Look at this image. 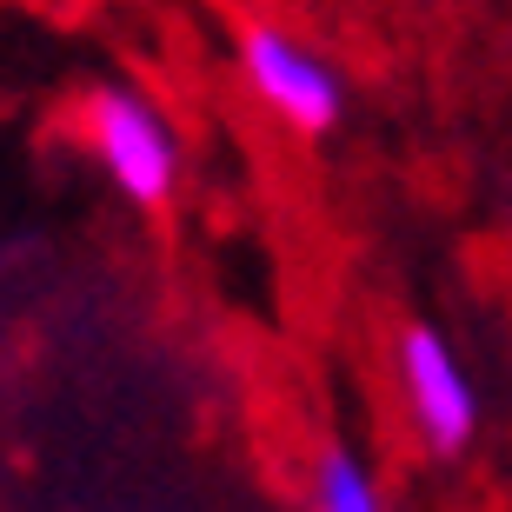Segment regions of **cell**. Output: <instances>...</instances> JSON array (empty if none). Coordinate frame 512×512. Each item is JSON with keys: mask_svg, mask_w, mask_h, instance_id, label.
<instances>
[{"mask_svg": "<svg viewBox=\"0 0 512 512\" xmlns=\"http://www.w3.org/2000/svg\"><path fill=\"white\" fill-rule=\"evenodd\" d=\"M87 140H94L100 167L127 193L133 207H167L180 187V140L167 114L153 107L140 87H94L87 94Z\"/></svg>", "mask_w": 512, "mask_h": 512, "instance_id": "cell-1", "label": "cell"}, {"mask_svg": "<svg viewBox=\"0 0 512 512\" xmlns=\"http://www.w3.org/2000/svg\"><path fill=\"white\" fill-rule=\"evenodd\" d=\"M240 74H247L253 100L293 133H333L346 114V87L306 40L280 34V27H247L240 34Z\"/></svg>", "mask_w": 512, "mask_h": 512, "instance_id": "cell-2", "label": "cell"}, {"mask_svg": "<svg viewBox=\"0 0 512 512\" xmlns=\"http://www.w3.org/2000/svg\"><path fill=\"white\" fill-rule=\"evenodd\" d=\"M399 386H406V413L433 453H466L479 433V386L433 326H406L399 333Z\"/></svg>", "mask_w": 512, "mask_h": 512, "instance_id": "cell-3", "label": "cell"}, {"mask_svg": "<svg viewBox=\"0 0 512 512\" xmlns=\"http://www.w3.org/2000/svg\"><path fill=\"white\" fill-rule=\"evenodd\" d=\"M306 506L313 512H386L380 479L353 446H326L313 459V479H306Z\"/></svg>", "mask_w": 512, "mask_h": 512, "instance_id": "cell-4", "label": "cell"}]
</instances>
